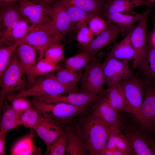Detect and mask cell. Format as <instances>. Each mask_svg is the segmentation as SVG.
I'll return each mask as SVG.
<instances>
[{
    "instance_id": "6da1fadb",
    "label": "cell",
    "mask_w": 155,
    "mask_h": 155,
    "mask_svg": "<svg viewBox=\"0 0 155 155\" xmlns=\"http://www.w3.org/2000/svg\"><path fill=\"white\" fill-rule=\"evenodd\" d=\"M118 128L92 113L82 119L75 130L82 139L89 155H93L105 147L110 136Z\"/></svg>"
},
{
    "instance_id": "7a4b0ae2",
    "label": "cell",
    "mask_w": 155,
    "mask_h": 155,
    "mask_svg": "<svg viewBox=\"0 0 155 155\" xmlns=\"http://www.w3.org/2000/svg\"><path fill=\"white\" fill-rule=\"evenodd\" d=\"M31 103L43 116L65 128L74 117L86 111L91 104L75 106L63 102L49 103L35 98Z\"/></svg>"
},
{
    "instance_id": "3957f363",
    "label": "cell",
    "mask_w": 155,
    "mask_h": 155,
    "mask_svg": "<svg viewBox=\"0 0 155 155\" xmlns=\"http://www.w3.org/2000/svg\"><path fill=\"white\" fill-rule=\"evenodd\" d=\"M25 75L15 51L8 65L0 76V112L5 100L8 96L27 89Z\"/></svg>"
},
{
    "instance_id": "277c9868",
    "label": "cell",
    "mask_w": 155,
    "mask_h": 155,
    "mask_svg": "<svg viewBox=\"0 0 155 155\" xmlns=\"http://www.w3.org/2000/svg\"><path fill=\"white\" fill-rule=\"evenodd\" d=\"M32 25L30 31L18 43L29 44L38 50L40 53L39 61L42 59L47 48L51 44L60 43L63 36L51 24Z\"/></svg>"
},
{
    "instance_id": "5b68a950",
    "label": "cell",
    "mask_w": 155,
    "mask_h": 155,
    "mask_svg": "<svg viewBox=\"0 0 155 155\" xmlns=\"http://www.w3.org/2000/svg\"><path fill=\"white\" fill-rule=\"evenodd\" d=\"M75 92L73 90L60 82L52 72L43 76L36 81L28 89L8 96L7 99L10 102L18 98L36 96H53L64 93Z\"/></svg>"
},
{
    "instance_id": "8992f818",
    "label": "cell",
    "mask_w": 155,
    "mask_h": 155,
    "mask_svg": "<svg viewBox=\"0 0 155 155\" xmlns=\"http://www.w3.org/2000/svg\"><path fill=\"white\" fill-rule=\"evenodd\" d=\"M121 129L126 136L129 155H155V135L146 133L140 127L125 121Z\"/></svg>"
},
{
    "instance_id": "52a82bcc",
    "label": "cell",
    "mask_w": 155,
    "mask_h": 155,
    "mask_svg": "<svg viewBox=\"0 0 155 155\" xmlns=\"http://www.w3.org/2000/svg\"><path fill=\"white\" fill-rule=\"evenodd\" d=\"M147 80L143 101L136 117L143 131L155 135V88L151 81Z\"/></svg>"
},
{
    "instance_id": "ba28073f",
    "label": "cell",
    "mask_w": 155,
    "mask_h": 155,
    "mask_svg": "<svg viewBox=\"0 0 155 155\" xmlns=\"http://www.w3.org/2000/svg\"><path fill=\"white\" fill-rule=\"evenodd\" d=\"M84 69L80 80L82 92L94 96H105L102 64L93 61L86 65Z\"/></svg>"
},
{
    "instance_id": "9c48e42d",
    "label": "cell",
    "mask_w": 155,
    "mask_h": 155,
    "mask_svg": "<svg viewBox=\"0 0 155 155\" xmlns=\"http://www.w3.org/2000/svg\"><path fill=\"white\" fill-rule=\"evenodd\" d=\"M151 8H148L145 13L135 26L131 32V38L135 51L133 59V67L134 69L139 67L145 57L148 50V37L146 32V26L148 16L151 11Z\"/></svg>"
},
{
    "instance_id": "30bf717a",
    "label": "cell",
    "mask_w": 155,
    "mask_h": 155,
    "mask_svg": "<svg viewBox=\"0 0 155 155\" xmlns=\"http://www.w3.org/2000/svg\"><path fill=\"white\" fill-rule=\"evenodd\" d=\"M128 113L137 116L142 104L145 82L135 76L121 82Z\"/></svg>"
},
{
    "instance_id": "8fae6325",
    "label": "cell",
    "mask_w": 155,
    "mask_h": 155,
    "mask_svg": "<svg viewBox=\"0 0 155 155\" xmlns=\"http://www.w3.org/2000/svg\"><path fill=\"white\" fill-rule=\"evenodd\" d=\"M128 62L106 57L102 64V69L105 84L108 86L135 76L129 66Z\"/></svg>"
},
{
    "instance_id": "7c38bea8",
    "label": "cell",
    "mask_w": 155,
    "mask_h": 155,
    "mask_svg": "<svg viewBox=\"0 0 155 155\" xmlns=\"http://www.w3.org/2000/svg\"><path fill=\"white\" fill-rule=\"evenodd\" d=\"M122 33V29L118 25L108 23L105 30L96 36L89 45L81 47L82 51L88 53L93 58L101 49L115 42Z\"/></svg>"
},
{
    "instance_id": "4fadbf2b",
    "label": "cell",
    "mask_w": 155,
    "mask_h": 155,
    "mask_svg": "<svg viewBox=\"0 0 155 155\" xmlns=\"http://www.w3.org/2000/svg\"><path fill=\"white\" fill-rule=\"evenodd\" d=\"M66 128L48 118L42 116L39 119L33 130L46 145L45 155H48L52 144Z\"/></svg>"
},
{
    "instance_id": "5bb4252c",
    "label": "cell",
    "mask_w": 155,
    "mask_h": 155,
    "mask_svg": "<svg viewBox=\"0 0 155 155\" xmlns=\"http://www.w3.org/2000/svg\"><path fill=\"white\" fill-rule=\"evenodd\" d=\"M51 25L63 36L71 30H75L76 25L69 20L64 4L60 0L50 6Z\"/></svg>"
},
{
    "instance_id": "9a60e30c",
    "label": "cell",
    "mask_w": 155,
    "mask_h": 155,
    "mask_svg": "<svg viewBox=\"0 0 155 155\" xmlns=\"http://www.w3.org/2000/svg\"><path fill=\"white\" fill-rule=\"evenodd\" d=\"M16 2L0 3V38L7 35L23 18Z\"/></svg>"
},
{
    "instance_id": "2e32d148",
    "label": "cell",
    "mask_w": 155,
    "mask_h": 155,
    "mask_svg": "<svg viewBox=\"0 0 155 155\" xmlns=\"http://www.w3.org/2000/svg\"><path fill=\"white\" fill-rule=\"evenodd\" d=\"M92 109V113L95 116L120 129L125 121L123 117L111 106L105 96L100 97Z\"/></svg>"
},
{
    "instance_id": "e0dca14e",
    "label": "cell",
    "mask_w": 155,
    "mask_h": 155,
    "mask_svg": "<svg viewBox=\"0 0 155 155\" xmlns=\"http://www.w3.org/2000/svg\"><path fill=\"white\" fill-rule=\"evenodd\" d=\"M68 94L67 96L61 94L53 96H36L35 98L47 102H63L75 106H81L96 102L102 96H93L82 92Z\"/></svg>"
},
{
    "instance_id": "ac0fdd59",
    "label": "cell",
    "mask_w": 155,
    "mask_h": 155,
    "mask_svg": "<svg viewBox=\"0 0 155 155\" xmlns=\"http://www.w3.org/2000/svg\"><path fill=\"white\" fill-rule=\"evenodd\" d=\"M153 5L150 0H107L104 2L101 14L130 12L138 6L151 8Z\"/></svg>"
},
{
    "instance_id": "d6986e66",
    "label": "cell",
    "mask_w": 155,
    "mask_h": 155,
    "mask_svg": "<svg viewBox=\"0 0 155 155\" xmlns=\"http://www.w3.org/2000/svg\"><path fill=\"white\" fill-rule=\"evenodd\" d=\"M145 13V11L143 13H139L133 11L129 14L121 12L103 13L102 14L108 21L119 26L122 29L123 32L129 33L134 27V24L137 22H139Z\"/></svg>"
},
{
    "instance_id": "ffe728a7",
    "label": "cell",
    "mask_w": 155,
    "mask_h": 155,
    "mask_svg": "<svg viewBox=\"0 0 155 155\" xmlns=\"http://www.w3.org/2000/svg\"><path fill=\"white\" fill-rule=\"evenodd\" d=\"M131 32L125 38L114 45L107 57L128 62L134 59L135 53L131 39Z\"/></svg>"
},
{
    "instance_id": "44dd1931",
    "label": "cell",
    "mask_w": 155,
    "mask_h": 155,
    "mask_svg": "<svg viewBox=\"0 0 155 155\" xmlns=\"http://www.w3.org/2000/svg\"><path fill=\"white\" fill-rule=\"evenodd\" d=\"M121 82L108 86L107 89L105 90V96L110 104L119 113H128Z\"/></svg>"
},
{
    "instance_id": "7402d4cb",
    "label": "cell",
    "mask_w": 155,
    "mask_h": 155,
    "mask_svg": "<svg viewBox=\"0 0 155 155\" xmlns=\"http://www.w3.org/2000/svg\"><path fill=\"white\" fill-rule=\"evenodd\" d=\"M22 69L27 76L36 64L35 49L26 43L20 44L15 51Z\"/></svg>"
},
{
    "instance_id": "603a6c76",
    "label": "cell",
    "mask_w": 155,
    "mask_h": 155,
    "mask_svg": "<svg viewBox=\"0 0 155 155\" xmlns=\"http://www.w3.org/2000/svg\"><path fill=\"white\" fill-rule=\"evenodd\" d=\"M34 135L30 134L20 139L13 145L11 150V155H41L42 150L34 144L33 140Z\"/></svg>"
},
{
    "instance_id": "cb8c5ba5",
    "label": "cell",
    "mask_w": 155,
    "mask_h": 155,
    "mask_svg": "<svg viewBox=\"0 0 155 155\" xmlns=\"http://www.w3.org/2000/svg\"><path fill=\"white\" fill-rule=\"evenodd\" d=\"M7 99L3 102L1 110L0 132L6 133L20 125L21 117L15 111Z\"/></svg>"
},
{
    "instance_id": "d4e9b609",
    "label": "cell",
    "mask_w": 155,
    "mask_h": 155,
    "mask_svg": "<svg viewBox=\"0 0 155 155\" xmlns=\"http://www.w3.org/2000/svg\"><path fill=\"white\" fill-rule=\"evenodd\" d=\"M27 20L23 18L5 36L0 38V45H8L19 41L26 36L30 31L32 26Z\"/></svg>"
},
{
    "instance_id": "484cf974",
    "label": "cell",
    "mask_w": 155,
    "mask_h": 155,
    "mask_svg": "<svg viewBox=\"0 0 155 155\" xmlns=\"http://www.w3.org/2000/svg\"><path fill=\"white\" fill-rule=\"evenodd\" d=\"M68 18L70 21L76 25L75 30L77 31L81 26L88 24L90 19L94 16L98 15L84 10L78 7L65 3Z\"/></svg>"
},
{
    "instance_id": "4316f807",
    "label": "cell",
    "mask_w": 155,
    "mask_h": 155,
    "mask_svg": "<svg viewBox=\"0 0 155 155\" xmlns=\"http://www.w3.org/2000/svg\"><path fill=\"white\" fill-rule=\"evenodd\" d=\"M18 2V10L22 17L26 19L32 15L49 10L50 6L34 0H22Z\"/></svg>"
},
{
    "instance_id": "83f0119b",
    "label": "cell",
    "mask_w": 155,
    "mask_h": 155,
    "mask_svg": "<svg viewBox=\"0 0 155 155\" xmlns=\"http://www.w3.org/2000/svg\"><path fill=\"white\" fill-rule=\"evenodd\" d=\"M55 74L57 80L61 83L73 90L79 92L77 85L80 80L82 73L71 71L66 68H60L56 71Z\"/></svg>"
},
{
    "instance_id": "f1b7e54d",
    "label": "cell",
    "mask_w": 155,
    "mask_h": 155,
    "mask_svg": "<svg viewBox=\"0 0 155 155\" xmlns=\"http://www.w3.org/2000/svg\"><path fill=\"white\" fill-rule=\"evenodd\" d=\"M60 68L57 64L42 58L38 61L27 76L28 82L33 84L35 82L36 78L49 73L56 71Z\"/></svg>"
},
{
    "instance_id": "f546056e",
    "label": "cell",
    "mask_w": 155,
    "mask_h": 155,
    "mask_svg": "<svg viewBox=\"0 0 155 155\" xmlns=\"http://www.w3.org/2000/svg\"><path fill=\"white\" fill-rule=\"evenodd\" d=\"M66 154L67 155H89L82 139L75 131H69Z\"/></svg>"
},
{
    "instance_id": "4dcf8cb0",
    "label": "cell",
    "mask_w": 155,
    "mask_h": 155,
    "mask_svg": "<svg viewBox=\"0 0 155 155\" xmlns=\"http://www.w3.org/2000/svg\"><path fill=\"white\" fill-rule=\"evenodd\" d=\"M62 2L75 6L98 15L102 13L105 1L103 0H60Z\"/></svg>"
},
{
    "instance_id": "1f68e13d",
    "label": "cell",
    "mask_w": 155,
    "mask_h": 155,
    "mask_svg": "<svg viewBox=\"0 0 155 155\" xmlns=\"http://www.w3.org/2000/svg\"><path fill=\"white\" fill-rule=\"evenodd\" d=\"M104 148L115 149L124 155H129L130 149L126 136L119 128L110 136Z\"/></svg>"
},
{
    "instance_id": "d6a6232c",
    "label": "cell",
    "mask_w": 155,
    "mask_h": 155,
    "mask_svg": "<svg viewBox=\"0 0 155 155\" xmlns=\"http://www.w3.org/2000/svg\"><path fill=\"white\" fill-rule=\"evenodd\" d=\"M148 79L155 80V47L148 45L146 55L139 66Z\"/></svg>"
},
{
    "instance_id": "836d02e7",
    "label": "cell",
    "mask_w": 155,
    "mask_h": 155,
    "mask_svg": "<svg viewBox=\"0 0 155 155\" xmlns=\"http://www.w3.org/2000/svg\"><path fill=\"white\" fill-rule=\"evenodd\" d=\"M93 58L88 53L82 51L66 59L65 64L67 69L75 72H80L82 68L92 61Z\"/></svg>"
},
{
    "instance_id": "e575fe53",
    "label": "cell",
    "mask_w": 155,
    "mask_h": 155,
    "mask_svg": "<svg viewBox=\"0 0 155 155\" xmlns=\"http://www.w3.org/2000/svg\"><path fill=\"white\" fill-rule=\"evenodd\" d=\"M42 116L39 111L32 106L23 112L20 118V125L33 130Z\"/></svg>"
},
{
    "instance_id": "d590c367",
    "label": "cell",
    "mask_w": 155,
    "mask_h": 155,
    "mask_svg": "<svg viewBox=\"0 0 155 155\" xmlns=\"http://www.w3.org/2000/svg\"><path fill=\"white\" fill-rule=\"evenodd\" d=\"M20 44L16 43L0 46V76L8 65L13 52Z\"/></svg>"
},
{
    "instance_id": "8d00e7d4",
    "label": "cell",
    "mask_w": 155,
    "mask_h": 155,
    "mask_svg": "<svg viewBox=\"0 0 155 155\" xmlns=\"http://www.w3.org/2000/svg\"><path fill=\"white\" fill-rule=\"evenodd\" d=\"M69 131L66 128L51 145L48 155H63L66 153Z\"/></svg>"
},
{
    "instance_id": "74e56055",
    "label": "cell",
    "mask_w": 155,
    "mask_h": 155,
    "mask_svg": "<svg viewBox=\"0 0 155 155\" xmlns=\"http://www.w3.org/2000/svg\"><path fill=\"white\" fill-rule=\"evenodd\" d=\"M63 51V45L60 43L51 44L47 48L45 52V58L57 64L64 59Z\"/></svg>"
},
{
    "instance_id": "f35d334b",
    "label": "cell",
    "mask_w": 155,
    "mask_h": 155,
    "mask_svg": "<svg viewBox=\"0 0 155 155\" xmlns=\"http://www.w3.org/2000/svg\"><path fill=\"white\" fill-rule=\"evenodd\" d=\"M77 31L76 39L81 47H85L89 45L94 38V36L88 24L81 26Z\"/></svg>"
},
{
    "instance_id": "ab89813d",
    "label": "cell",
    "mask_w": 155,
    "mask_h": 155,
    "mask_svg": "<svg viewBox=\"0 0 155 155\" xmlns=\"http://www.w3.org/2000/svg\"><path fill=\"white\" fill-rule=\"evenodd\" d=\"M108 24L98 15H96L90 19L88 25L94 36H97L105 30Z\"/></svg>"
},
{
    "instance_id": "60d3db41",
    "label": "cell",
    "mask_w": 155,
    "mask_h": 155,
    "mask_svg": "<svg viewBox=\"0 0 155 155\" xmlns=\"http://www.w3.org/2000/svg\"><path fill=\"white\" fill-rule=\"evenodd\" d=\"M26 19L32 25H37L44 24H50L51 25V20L50 9L48 11L32 15Z\"/></svg>"
},
{
    "instance_id": "b9f144b4",
    "label": "cell",
    "mask_w": 155,
    "mask_h": 155,
    "mask_svg": "<svg viewBox=\"0 0 155 155\" xmlns=\"http://www.w3.org/2000/svg\"><path fill=\"white\" fill-rule=\"evenodd\" d=\"M93 155H124L121 152L114 148H104Z\"/></svg>"
},
{
    "instance_id": "7bdbcfd3",
    "label": "cell",
    "mask_w": 155,
    "mask_h": 155,
    "mask_svg": "<svg viewBox=\"0 0 155 155\" xmlns=\"http://www.w3.org/2000/svg\"><path fill=\"white\" fill-rule=\"evenodd\" d=\"M10 102L13 109L21 117L24 111L22 108L20 98H16Z\"/></svg>"
},
{
    "instance_id": "ee69618b",
    "label": "cell",
    "mask_w": 155,
    "mask_h": 155,
    "mask_svg": "<svg viewBox=\"0 0 155 155\" xmlns=\"http://www.w3.org/2000/svg\"><path fill=\"white\" fill-rule=\"evenodd\" d=\"M6 133L0 132V155L6 154L5 148Z\"/></svg>"
},
{
    "instance_id": "f6af8a7d",
    "label": "cell",
    "mask_w": 155,
    "mask_h": 155,
    "mask_svg": "<svg viewBox=\"0 0 155 155\" xmlns=\"http://www.w3.org/2000/svg\"><path fill=\"white\" fill-rule=\"evenodd\" d=\"M148 45L155 47V30H153L148 37Z\"/></svg>"
},
{
    "instance_id": "bcb514c9",
    "label": "cell",
    "mask_w": 155,
    "mask_h": 155,
    "mask_svg": "<svg viewBox=\"0 0 155 155\" xmlns=\"http://www.w3.org/2000/svg\"><path fill=\"white\" fill-rule=\"evenodd\" d=\"M48 6H50L54 2L60 0H34Z\"/></svg>"
},
{
    "instance_id": "7dc6e473",
    "label": "cell",
    "mask_w": 155,
    "mask_h": 155,
    "mask_svg": "<svg viewBox=\"0 0 155 155\" xmlns=\"http://www.w3.org/2000/svg\"><path fill=\"white\" fill-rule=\"evenodd\" d=\"M21 0H0V2L6 3H11Z\"/></svg>"
},
{
    "instance_id": "c3c4849f",
    "label": "cell",
    "mask_w": 155,
    "mask_h": 155,
    "mask_svg": "<svg viewBox=\"0 0 155 155\" xmlns=\"http://www.w3.org/2000/svg\"><path fill=\"white\" fill-rule=\"evenodd\" d=\"M155 18V17H154ZM154 28H153V30H155V19H154Z\"/></svg>"
},
{
    "instance_id": "681fc988",
    "label": "cell",
    "mask_w": 155,
    "mask_h": 155,
    "mask_svg": "<svg viewBox=\"0 0 155 155\" xmlns=\"http://www.w3.org/2000/svg\"><path fill=\"white\" fill-rule=\"evenodd\" d=\"M154 86L155 88V82L154 84Z\"/></svg>"
},
{
    "instance_id": "f907efd6",
    "label": "cell",
    "mask_w": 155,
    "mask_h": 155,
    "mask_svg": "<svg viewBox=\"0 0 155 155\" xmlns=\"http://www.w3.org/2000/svg\"><path fill=\"white\" fill-rule=\"evenodd\" d=\"M104 0V1L105 2V1H106L107 0Z\"/></svg>"
}]
</instances>
